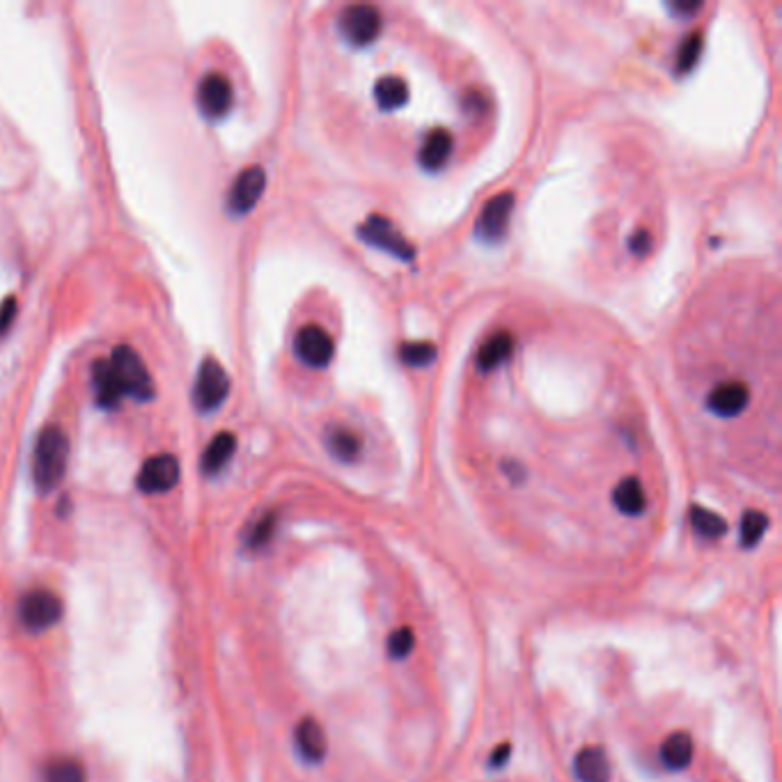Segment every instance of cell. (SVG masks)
Here are the masks:
<instances>
[{
    "instance_id": "6da1fadb",
    "label": "cell",
    "mask_w": 782,
    "mask_h": 782,
    "mask_svg": "<svg viewBox=\"0 0 782 782\" xmlns=\"http://www.w3.org/2000/svg\"><path fill=\"white\" fill-rule=\"evenodd\" d=\"M69 464V439L58 425L39 432L33 450V477L39 494H51L60 487Z\"/></svg>"
},
{
    "instance_id": "7a4b0ae2",
    "label": "cell",
    "mask_w": 782,
    "mask_h": 782,
    "mask_svg": "<svg viewBox=\"0 0 782 782\" xmlns=\"http://www.w3.org/2000/svg\"><path fill=\"white\" fill-rule=\"evenodd\" d=\"M108 365H111L113 377L124 397H134L138 402L154 400V381L150 372H147L143 358L136 354V349L120 344V347L113 349Z\"/></svg>"
},
{
    "instance_id": "3957f363",
    "label": "cell",
    "mask_w": 782,
    "mask_h": 782,
    "mask_svg": "<svg viewBox=\"0 0 782 782\" xmlns=\"http://www.w3.org/2000/svg\"><path fill=\"white\" fill-rule=\"evenodd\" d=\"M230 395V377L216 358H205L200 363L193 386V406L200 413L216 411Z\"/></svg>"
},
{
    "instance_id": "277c9868",
    "label": "cell",
    "mask_w": 782,
    "mask_h": 782,
    "mask_svg": "<svg viewBox=\"0 0 782 782\" xmlns=\"http://www.w3.org/2000/svg\"><path fill=\"white\" fill-rule=\"evenodd\" d=\"M62 617V601L56 592L37 588L30 590L19 601V620L33 633L56 627Z\"/></svg>"
},
{
    "instance_id": "5b68a950",
    "label": "cell",
    "mask_w": 782,
    "mask_h": 782,
    "mask_svg": "<svg viewBox=\"0 0 782 782\" xmlns=\"http://www.w3.org/2000/svg\"><path fill=\"white\" fill-rule=\"evenodd\" d=\"M338 26L351 46H367L379 37L383 19L374 5H349L342 10Z\"/></svg>"
},
{
    "instance_id": "8992f818",
    "label": "cell",
    "mask_w": 782,
    "mask_h": 782,
    "mask_svg": "<svg viewBox=\"0 0 782 782\" xmlns=\"http://www.w3.org/2000/svg\"><path fill=\"white\" fill-rule=\"evenodd\" d=\"M198 108L207 120H223L234 104L230 78L221 72H209L198 85Z\"/></svg>"
},
{
    "instance_id": "52a82bcc",
    "label": "cell",
    "mask_w": 782,
    "mask_h": 782,
    "mask_svg": "<svg viewBox=\"0 0 782 782\" xmlns=\"http://www.w3.org/2000/svg\"><path fill=\"white\" fill-rule=\"evenodd\" d=\"M294 351L301 363H306L308 367H315V370H322V367H326L333 361L335 344L331 335H328L322 326L308 324L296 333Z\"/></svg>"
},
{
    "instance_id": "ba28073f",
    "label": "cell",
    "mask_w": 782,
    "mask_h": 782,
    "mask_svg": "<svg viewBox=\"0 0 782 782\" xmlns=\"http://www.w3.org/2000/svg\"><path fill=\"white\" fill-rule=\"evenodd\" d=\"M358 237H361L365 244H372L381 250H386V253L400 257L404 262H409L413 253H416L409 241L393 228V223L383 216L367 218V223L358 228Z\"/></svg>"
},
{
    "instance_id": "9c48e42d",
    "label": "cell",
    "mask_w": 782,
    "mask_h": 782,
    "mask_svg": "<svg viewBox=\"0 0 782 782\" xmlns=\"http://www.w3.org/2000/svg\"><path fill=\"white\" fill-rule=\"evenodd\" d=\"M264 186H267V172L262 166H250L239 172L228 193V209L234 216H244L253 211L260 202Z\"/></svg>"
},
{
    "instance_id": "30bf717a",
    "label": "cell",
    "mask_w": 782,
    "mask_h": 782,
    "mask_svg": "<svg viewBox=\"0 0 782 782\" xmlns=\"http://www.w3.org/2000/svg\"><path fill=\"white\" fill-rule=\"evenodd\" d=\"M179 482V461L172 455H154L140 468L138 489L143 494H166Z\"/></svg>"
},
{
    "instance_id": "8fae6325",
    "label": "cell",
    "mask_w": 782,
    "mask_h": 782,
    "mask_svg": "<svg viewBox=\"0 0 782 782\" xmlns=\"http://www.w3.org/2000/svg\"><path fill=\"white\" fill-rule=\"evenodd\" d=\"M514 209V195L512 193H500L496 198L487 202V207L482 209V214L477 216L475 234L482 241H500L505 237L507 225H510V216Z\"/></svg>"
},
{
    "instance_id": "7c38bea8",
    "label": "cell",
    "mask_w": 782,
    "mask_h": 782,
    "mask_svg": "<svg viewBox=\"0 0 782 782\" xmlns=\"http://www.w3.org/2000/svg\"><path fill=\"white\" fill-rule=\"evenodd\" d=\"M748 400H750V390L746 383L730 381V383H721V386L711 390L707 397V406L718 418H737L739 413H744Z\"/></svg>"
},
{
    "instance_id": "4fadbf2b",
    "label": "cell",
    "mask_w": 782,
    "mask_h": 782,
    "mask_svg": "<svg viewBox=\"0 0 782 782\" xmlns=\"http://www.w3.org/2000/svg\"><path fill=\"white\" fill-rule=\"evenodd\" d=\"M294 744L301 760L317 764L326 757V734L315 718H303L294 730Z\"/></svg>"
},
{
    "instance_id": "5bb4252c",
    "label": "cell",
    "mask_w": 782,
    "mask_h": 782,
    "mask_svg": "<svg viewBox=\"0 0 782 782\" xmlns=\"http://www.w3.org/2000/svg\"><path fill=\"white\" fill-rule=\"evenodd\" d=\"M450 154H452L450 131L434 129V131H429L425 143H422L418 161H420L422 168L434 172V170H441L445 163H448Z\"/></svg>"
},
{
    "instance_id": "9a60e30c",
    "label": "cell",
    "mask_w": 782,
    "mask_h": 782,
    "mask_svg": "<svg viewBox=\"0 0 782 782\" xmlns=\"http://www.w3.org/2000/svg\"><path fill=\"white\" fill-rule=\"evenodd\" d=\"M576 778L581 782H608L611 780V764L601 748L588 746L576 755Z\"/></svg>"
},
{
    "instance_id": "2e32d148",
    "label": "cell",
    "mask_w": 782,
    "mask_h": 782,
    "mask_svg": "<svg viewBox=\"0 0 782 782\" xmlns=\"http://www.w3.org/2000/svg\"><path fill=\"white\" fill-rule=\"evenodd\" d=\"M92 388H95V400L101 409H117L120 406L124 395L117 386L108 361H97L92 365Z\"/></svg>"
},
{
    "instance_id": "e0dca14e",
    "label": "cell",
    "mask_w": 782,
    "mask_h": 782,
    "mask_svg": "<svg viewBox=\"0 0 782 782\" xmlns=\"http://www.w3.org/2000/svg\"><path fill=\"white\" fill-rule=\"evenodd\" d=\"M234 450H237V436L230 432L216 434L207 445L205 455H202V471L207 475H218L230 464Z\"/></svg>"
},
{
    "instance_id": "ac0fdd59",
    "label": "cell",
    "mask_w": 782,
    "mask_h": 782,
    "mask_svg": "<svg viewBox=\"0 0 782 782\" xmlns=\"http://www.w3.org/2000/svg\"><path fill=\"white\" fill-rule=\"evenodd\" d=\"M693 739L688 732H672L661 744V760L672 771H682L693 760Z\"/></svg>"
},
{
    "instance_id": "d6986e66",
    "label": "cell",
    "mask_w": 782,
    "mask_h": 782,
    "mask_svg": "<svg viewBox=\"0 0 782 782\" xmlns=\"http://www.w3.org/2000/svg\"><path fill=\"white\" fill-rule=\"evenodd\" d=\"M374 99L381 111H397L409 101V85L400 76H383L374 85Z\"/></svg>"
},
{
    "instance_id": "ffe728a7",
    "label": "cell",
    "mask_w": 782,
    "mask_h": 782,
    "mask_svg": "<svg viewBox=\"0 0 782 782\" xmlns=\"http://www.w3.org/2000/svg\"><path fill=\"white\" fill-rule=\"evenodd\" d=\"M613 503L617 510L627 516H636L645 512L647 498L643 491V484H640L636 477H624V480L617 484L613 491Z\"/></svg>"
},
{
    "instance_id": "44dd1931",
    "label": "cell",
    "mask_w": 782,
    "mask_h": 782,
    "mask_svg": "<svg viewBox=\"0 0 782 782\" xmlns=\"http://www.w3.org/2000/svg\"><path fill=\"white\" fill-rule=\"evenodd\" d=\"M512 347H514V340L510 333L491 335V338L482 344L480 354H477V367H480L482 372L496 370L500 363H505L507 358H510Z\"/></svg>"
},
{
    "instance_id": "7402d4cb",
    "label": "cell",
    "mask_w": 782,
    "mask_h": 782,
    "mask_svg": "<svg viewBox=\"0 0 782 782\" xmlns=\"http://www.w3.org/2000/svg\"><path fill=\"white\" fill-rule=\"evenodd\" d=\"M326 445L331 455L340 461H354L361 452V439L347 427H333L326 434Z\"/></svg>"
},
{
    "instance_id": "603a6c76",
    "label": "cell",
    "mask_w": 782,
    "mask_h": 782,
    "mask_svg": "<svg viewBox=\"0 0 782 782\" xmlns=\"http://www.w3.org/2000/svg\"><path fill=\"white\" fill-rule=\"evenodd\" d=\"M44 782H88V773L76 757H56L44 766Z\"/></svg>"
},
{
    "instance_id": "cb8c5ba5",
    "label": "cell",
    "mask_w": 782,
    "mask_h": 782,
    "mask_svg": "<svg viewBox=\"0 0 782 782\" xmlns=\"http://www.w3.org/2000/svg\"><path fill=\"white\" fill-rule=\"evenodd\" d=\"M688 519H691V526L695 528V533L702 535L705 539L723 537L725 530H727V523H725L723 516H718L716 512H709V510H705V507H700V505L691 507V514H688Z\"/></svg>"
},
{
    "instance_id": "d4e9b609",
    "label": "cell",
    "mask_w": 782,
    "mask_h": 782,
    "mask_svg": "<svg viewBox=\"0 0 782 782\" xmlns=\"http://www.w3.org/2000/svg\"><path fill=\"white\" fill-rule=\"evenodd\" d=\"M766 528H769V519H766V514L757 512V510H748L744 516H741V528H739L741 544H744L746 549L755 546L762 539V535L766 533Z\"/></svg>"
},
{
    "instance_id": "484cf974",
    "label": "cell",
    "mask_w": 782,
    "mask_h": 782,
    "mask_svg": "<svg viewBox=\"0 0 782 782\" xmlns=\"http://www.w3.org/2000/svg\"><path fill=\"white\" fill-rule=\"evenodd\" d=\"M276 523H278L276 512L264 514L262 519L257 521L253 528H250V533H248V537H246V546H248V549H250V551H260V549H264V546H267V544L271 542L273 533H276Z\"/></svg>"
},
{
    "instance_id": "4316f807",
    "label": "cell",
    "mask_w": 782,
    "mask_h": 782,
    "mask_svg": "<svg viewBox=\"0 0 782 782\" xmlns=\"http://www.w3.org/2000/svg\"><path fill=\"white\" fill-rule=\"evenodd\" d=\"M702 53V35L695 33V35H688L682 46H679V53H677V72L679 74H686L691 72V69L695 67V62H698Z\"/></svg>"
},
{
    "instance_id": "83f0119b",
    "label": "cell",
    "mask_w": 782,
    "mask_h": 782,
    "mask_svg": "<svg viewBox=\"0 0 782 782\" xmlns=\"http://www.w3.org/2000/svg\"><path fill=\"white\" fill-rule=\"evenodd\" d=\"M436 358V347L429 342H406L402 347V361L409 367H425Z\"/></svg>"
},
{
    "instance_id": "f1b7e54d",
    "label": "cell",
    "mask_w": 782,
    "mask_h": 782,
    "mask_svg": "<svg viewBox=\"0 0 782 782\" xmlns=\"http://www.w3.org/2000/svg\"><path fill=\"white\" fill-rule=\"evenodd\" d=\"M413 643H416V638H413L411 629H397L388 638V652L393 659H404V656L411 654Z\"/></svg>"
},
{
    "instance_id": "f546056e",
    "label": "cell",
    "mask_w": 782,
    "mask_h": 782,
    "mask_svg": "<svg viewBox=\"0 0 782 782\" xmlns=\"http://www.w3.org/2000/svg\"><path fill=\"white\" fill-rule=\"evenodd\" d=\"M14 317H17V299H14V296H7V299L0 303V335L7 333V328L12 326Z\"/></svg>"
},
{
    "instance_id": "4dcf8cb0",
    "label": "cell",
    "mask_w": 782,
    "mask_h": 782,
    "mask_svg": "<svg viewBox=\"0 0 782 782\" xmlns=\"http://www.w3.org/2000/svg\"><path fill=\"white\" fill-rule=\"evenodd\" d=\"M629 248H631V253L638 255V257L647 255L649 248H652V237H649V232L647 230H638L629 239Z\"/></svg>"
},
{
    "instance_id": "1f68e13d",
    "label": "cell",
    "mask_w": 782,
    "mask_h": 782,
    "mask_svg": "<svg viewBox=\"0 0 782 782\" xmlns=\"http://www.w3.org/2000/svg\"><path fill=\"white\" fill-rule=\"evenodd\" d=\"M670 10L684 14V17H691V14L702 10V3H672Z\"/></svg>"
},
{
    "instance_id": "d6a6232c",
    "label": "cell",
    "mask_w": 782,
    "mask_h": 782,
    "mask_svg": "<svg viewBox=\"0 0 782 782\" xmlns=\"http://www.w3.org/2000/svg\"><path fill=\"white\" fill-rule=\"evenodd\" d=\"M507 757H510V744H503L498 746L494 750V755H491V764L494 766H503L507 762Z\"/></svg>"
}]
</instances>
